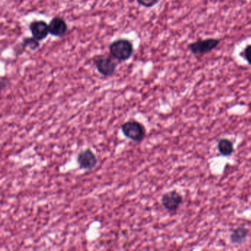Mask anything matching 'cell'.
Masks as SVG:
<instances>
[{
  "mask_svg": "<svg viewBox=\"0 0 251 251\" xmlns=\"http://www.w3.org/2000/svg\"><path fill=\"white\" fill-rule=\"evenodd\" d=\"M133 44L126 39H117L109 46V52L112 58L120 61L128 60L133 55Z\"/></svg>",
  "mask_w": 251,
  "mask_h": 251,
  "instance_id": "obj_1",
  "label": "cell"
},
{
  "mask_svg": "<svg viewBox=\"0 0 251 251\" xmlns=\"http://www.w3.org/2000/svg\"><path fill=\"white\" fill-rule=\"evenodd\" d=\"M220 39L216 38L199 39L189 44L188 48L195 57L199 58L215 50L220 45Z\"/></svg>",
  "mask_w": 251,
  "mask_h": 251,
  "instance_id": "obj_2",
  "label": "cell"
},
{
  "mask_svg": "<svg viewBox=\"0 0 251 251\" xmlns=\"http://www.w3.org/2000/svg\"><path fill=\"white\" fill-rule=\"evenodd\" d=\"M122 132L123 134L136 142H141L146 136V128L143 124L134 120H128L122 125Z\"/></svg>",
  "mask_w": 251,
  "mask_h": 251,
  "instance_id": "obj_3",
  "label": "cell"
},
{
  "mask_svg": "<svg viewBox=\"0 0 251 251\" xmlns=\"http://www.w3.org/2000/svg\"><path fill=\"white\" fill-rule=\"evenodd\" d=\"M183 202V197L176 190H172L163 195L161 203L169 212L174 213L178 210Z\"/></svg>",
  "mask_w": 251,
  "mask_h": 251,
  "instance_id": "obj_4",
  "label": "cell"
},
{
  "mask_svg": "<svg viewBox=\"0 0 251 251\" xmlns=\"http://www.w3.org/2000/svg\"><path fill=\"white\" fill-rule=\"evenodd\" d=\"M95 65L100 74L105 77H110L117 70V64L110 57L100 56L95 60Z\"/></svg>",
  "mask_w": 251,
  "mask_h": 251,
  "instance_id": "obj_5",
  "label": "cell"
},
{
  "mask_svg": "<svg viewBox=\"0 0 251 251\" xmlns=\"http://www.w3.org/2000/svg\"><path fill=\"white\" fill-rule=\"evenodd\" d=\"M77 161L80 168L83 170H92L98 164V159L92 150L86 149L79 152Z\"/></svg>",
  "mask_w": 251,
  "mask_h": 251,
  "instance_id": "obj_6",
  "label": "cell"
},
{
  "mask_svg": "<svg viewBox=\"0 0 251 251\" xmlns=\"http://www.w3.org/2000/svg\"><path fill=\"white\" fill-rule=\"evenodd\" d=\"M30 30L33 37L37 40L43 41L48 37L50 33L49 25L42 20L33 21L30 23Z\"/></svg>",
  "mask_w": 251,
  "mask_h": 251,
  "instance_id": "obj_7",
  "label": "cell"
},
{
  "mask_svg": "<svg viewBox=\"0 0 251 251\" xmlns=\"http://www.w3.org/2000/svg\"><path fill=\"white\" fill-rule=\"evenodd\" d=\"M50 33L55 37H63L68 30V26L61 17H54L49 23Z\"/></svg>",
  "mask_w": 251,
  "mask_h": 251,
  "instance_id": "obj_8",
  "label": "cell"
},
{
  "mask_svg": "<svg viewBox=\"0 0 251 251\" xmlns=\"http://www.w3.org/2000/svg\"><path fill=\"white\" fill-rule=\"evenodd\" d=\"M249 230L245 226H239L231 230L230 241L233 245H242L248 238Z\"/></svg>",
  "mask_w": 251,
  "mask_h": 251,
  "instance_id": "obj_9",
  "label": "cell"
},
{
  "mask_svg": "<svg viewBox=\"0 0 251 251\" xmlns=\"http://www.w3.org/2000/svg\"><path fill=\"white\" fill-rule=\"evenodd\" d=\"M217 149L219 152L223 156H230L234 152V146H233V142L228 139H220L217 143Z\"/></svg>",
  "mask_w": 251,
  "mask_h": 251,
  "instance_id": "obj_10",
  "label": "cell"
},
{
  "mask_svg": "<svg viewBox=\"0 0 251 251\" xmlns=\"http://www.w3.org/2000/svg\"><path fill=\"white\" fill-rule=\"evenodd\" d=\"M23 45H24L25 48H29L32 50H35L38 49L40 46L39 40L33 38H25L23 40Z\"/></svg>",
  "mask_w": 251,
  "mask_h": 251,
  "instance_id": "obj_11",
  "label": "cell"
},
{
  "mask_svg": "<svg viewBox=\"0 0 251 251\" xmlns=\"http://www.w3.org/2000/svg\"><path fill=\"white\" fill-rule=\"evenodd\" d=\"M136 2L145 8H152L158 3L159 0H136Z\"/></svg>",
  "mask_w": 251,
  "mask_h": 251,
  "instance_id": "obj_12",
  "label": "cell"
},
{
  "mask_svg": "<svg viewBox=\"0 0 251 251\" xmlns=\"http://www.w3.org/2000/svg\"><path fill=\"white\" fill-rule=\"evenodd\" d=\"M241 55L245 58L248 64L251 66V45L246 46L244 50L241 52Z\"/></svg>",
  "mask_w": 251,
  "mask_h": 251,
  "instance_id": "obj_13",
  "label": "cell"
}]
</instances>
